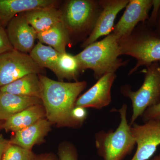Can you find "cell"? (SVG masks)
I'll list each match as a JSON object with an SVG mask.
<instances>
[{
	"instance_id": "cell-32",
	"label": "cell",
	"mask_w": 160,
	"mask_h": 160,
	"mask_svg": "<svg viewBox=\"0 0 160 160\" xmlns=\"http://www.w3.org/2000/svg\"><path fill=\"white\" fill-rule=\"evenodd\" d=\"M2 125H1V124H0V127H2Z\"/></svg>"
},
{
	"instance_id": "cell-8",
	"label": "cell",
	"mask_w": 160,
	"mask_h": 160,
	"mask_svg": "<svg viewBox=\"0 0 160 160\" xmlns=\"http://www.w3.org/2000/svg\"><path fill=\"white\" fill-rule=\"evenodd\" d=\"M130 127L132 135L135 141L137 149L131 160H149L160 146V122L155 120L136 123Z\"/></svg>"
},
{
	"instance_id": "cell-16",
	"label": "cell",
	"mask_w": 160,
	"mask_h": 160,
	"mask_svg": "<svg viewBox=\"0 0 160 160\" xmlns=\"http://www.w3.org/2000/svg\"><path fill=\"white\" fill-rule=\"evenodd\" d=\"M46 111L43 105L30 106L5 121L2 126L6 132H15L27 128L39 120L45 118Z\"/></svg>"
},
{
	"instance_id": "cell-6",
	"label": "cell",
	"mask_w": 160,
	"mask_h": 160,
	"mask_svg": "<svg viewBox=\"0 0 160 160\" xmlns=\"http://www.w3.org/2000/svg\"><path fill=\"white\" fill-rule=\"evenodd\" d=\"M102 10L100 1H67L62 11V22L69 36L90 35Z\"/></svg>"
},
{
	"instance_id": "cell-10",
	"label": "cell",
	"mask_w": 160,
	"mask_h": 160,
	"mask_svg": "<svg viewBox=\"0 0 160 160\" xmlns=\"http://www.w3.org/2000/svg\"><path fill=\"white\" fill-rule=\"evenodd\" d=\"M129 0H102L100 1L102 10L98 18L91 33L82 45L85 48L98 39L107 36L112 31L116 18L120 11L126 7Z\"/></svg>"
},
{
	"instance_id": "cell-12",
	"label": "cell",
	"mask_w": 160,
	"mask_h": 160,
	"mask_svg": "<svg viewBox=\"0 0 160 160\" xmlns=\"http://www.w3.org/2000/svg\"><path fill=\"white\" fill-rule=\"evenodd\" d=\"M117 77L115 73L103 76L92 87L78 98L75 106L101 109L111 102V88Z\"/></svg>"
},
{
	"instance_id": "cell-29",
	"label": "cell",
	"mask_w": 160,
	"mask_h": 160,
	"mask_svg": "<svg viewBox=\"0 0 160 160\" xmlns=\"http://www.w3.org/2000/svg\"><path fill=\"white\" fill-rule=\"evenodd\" d=\"M35 160H58L55 156L52 153L45 154L37 156Z\"/></svg>"
},
{
	"instance_id": "cell-28",
	"label": "cell",
	"mask_w": 160,
	"mask_h": 160,
	"mask_svg": "<svg viewBox=\"0 0 160 160\" xmlns=\"http://www.w3.org/2000/svg\"><path fill=\"white\" fill-rule=\"evenodd\" d=\"M10 144V141L4 138L2 135H0V160H2L4 153Z\"/></svg>"
},
{
	"instance_id": "cell-2",
	"label": "cell",
	"mask_w": 160,
	"mask_h": 160,
	"mask_svg": "<svg viewBox=\"0 0 160 160\" xmlns=\"http://www.w3.org/2000/svg\"><path fill=\"white\" fill-rule=\"evenodd\" d=\"M118 41L116 36L111 32L76 55L82 71L91 69L95 78L99 79L106 74L115 73L120 67L125 66L128 61H123L119 58Z\"/></svg>"
},
{
	"instance_id": "cell-4",
	"label": "cell",
	"mask_w": 160,
	"mask_h": 160,
	"mask_svg": "<svg viewBox=\"0 0 160 160\" xmlns=\"http://www.w3.org/2000/svg\"><path fill=\"white\" fill-rule=\"evenodd\" d=\"M127 110L124 104L118 110L120 123L116 130H102L96 134V147L103 160H123L134 149L136 142L127 121Z\"/></svg>"
},
{
	"instance_id": "cell-22",
	"label": "cell",
	"mask_w": 160,
	"mask_h": 160,
	"mask_svg": "<svg viewBox=\"0 0 160 160\" xmlns=\"http://www.w3.org/2000/svg\"><path fill=\"white\" fill-rule=\"evenodd\" d=\"M36 156L32 150L10 144L5 151L2 160H35Z\"/></svg>"
},
{
	"instance_id": "cell-31",
	"label": "cell",
	"mask_w": 160,
	"mask_h": 160,
	"mask_svg": "<svg viewBox=\"0 0 160 160\" xmlns=\"http://www.w3.org/2000/svg\"><path fill=\"white\" fill-rule=\"evenodd\" d=\"M149 160H160V153L157 155L153 157L152 158Z\"/></svg>"
},
{
	"instance_id": "cell-13",
	"label": "cell",
	"mask_w": 160,
	"mask_h": 160,
	"mask_svg": "<svg viewBox=\"0 0 160 160\" xmlns=\"http://www.w3.org/2000/svg\"><path fill=\"white\" fill-rule=\"evenodd\" d=\"M57 0H0V22L6 28L18 15L35 9L57 8Z\"/></svg>"
},
{
	"instance_id": "cell-15",
	"label": "cell",
	"mask_w": 160,
	"mask_h": 160,
	"mask_svg": "<svg viewBox=\"0 0 160 160\" xmlns=\"http://www.w3.org/2000/svg\"><path fill=\"white\" fill-rule=\"evenodd\" d=\"M37 105H42L40 98L0 92V121H6L24 109Z\"/></svg>"
},
{
	"instance_id": "cell-18",
	"label": "cell",
	"mask_w": 160,
	"mask_h": 160,
	"mask_svg": "<svg viewBox=\"0 0 160 160\" xmlns=\"http://www.w3.org/2000/svg\"><path fill=\"white\" fill-rule=\"evenodd\" d=\"M0 92L41 98V86L39 74L26 75L6 86L0 87Z\"/></svg>"
},
{
	"instance_id": "cell-1",
	"label": "cell",
	"mask_w": 160,
	"mask_h": 160,
	"mask_svg": "<svg viewBox=\"0 0 160 160\" xmlns=\"http://www.w3.org/2000/svg\"><path fill=\"white\" fill-rule=\"evenodd\" d=\"M41 86V99L46 119L51 124L61 126H80L72 117L78 97L87 86L85 81L65 82L39 74Z\"/></svg>"
},
{
	"instance_id": "cell-11",
	"label": "cell",
	"mask_w": 160,
	"mask_h": 160,
	"mask_svg": "<svg viewBox=\"0 0 160 160\" xmlns=\"http://www.w3.org/2000/svg\"><path fill=\"white\" fill-rule=\"evenodd\" d=\"M23 13L10 21L6 26V30L13 49L28 54L35 46L38 32L29 24Z\"/></svg>"
},
{
	"instance_id": "cell-19",
	"label": "cell",
	"mask_w": 160,
	"mask_h": 160,
	"mask_svg": "<svg viewBox=\"0 0 160 160\" xmlns=\"http://www.w3.org/2000/svg\"><path fill=\"white\" fill-rule=\"evenodd\" d=\"M39 42L55 49L60 54L66 53V47L69 41V34L63 22L50 29L38 33Z\"/></svg>"
},
{
	"instance_id": "cell-17",
	"label": "cell",
	"mask_w": 160,
	"mask_h": 160,
	"mask_svg": "<svg viewBox=\"0 0 160 160\" xmlns=\"http://www.w3.org/2000/svg\"><path fill=\"white\" fill-rule=\"evenodd\" d=\"M23 13L38 33L46 31L58 23L62 22V10L57 8L35 9Z\"/></svg>"
},
{
	"instance_id": "cell-5",
	"label": "cell",
	"mask_w": 160,
	"mask_h": 160,
	"mask_svg": "<svg viewBox=\"0 0 160 160\" xmlns=\"http://www.w3.org/2000/svg\"><path fill=\"white\" fill-rule=\"evenodd\" d=\"M141 72L145 79L140 89L133 91L129 85L121 88L122 94L131 100L132 113L130 126L135 123L146 109L160 103V61L146 66Z\"/></svg>"
},
{
	"instance_id": "cell-9",
	"label": "cell",
	"mask_w": 160,
	"mask_h": 160,
	"mask_svg": "<svg viewBox=\"0 0 160 160\" xmlns=\"http://www.w3.org/2000/svg\"><path fill=\"white\" fill-rule=\"evenodd\" d=\"M153 0H129L126 10L112 32L119 40L131 34L138 23H145Z\"/></svg>"
},
{
	"instance_id": "cell-20",
	"label": "cell",
	"mask_w": 160,
	"mask_h": 160,
	"mask_svg": "<svg viewBox=\"0 0 160 160\" xmlns=\"http://www.w3.org/2000/svg\"><path fill=\"white\" fill-rule=\"evenodd\" d=\"M60 53L50 46L38 42L29 52L30 57L41 68L51 70L58 77V61Z\"/></svg>"
},
{
	"instance_id": "cell-14",
	"label": "cell",
	"mask_w": 160,
	"mask_h": 160,
	"mask_svg": "<svg viewBox=\"0 0 160 160\" xmlns=\"http://www.w3.org/2000/svg\"><path fill=\"white\" fill-rule=\"evenodd\" d=\"M51 123L43 118L31 126L15 132L10 144L32 150L35 145L42 142L51 129Z\"/></svg>"
},
{
	"instance_id": "cell-27",
	"label": "cell",
	"mask_w": 160,
	"mask_h": 160,
	"mask_svg": "<svg viewBox=\"0 0 160 160\" xmlns=\"http://www.w3.org/2000/svg\"><path fill=\"white\" fill-rule=\"evenodd\" d=\"M152 6H153V11L152 13L151 17L149 18L148 24H147V26L151 28L154 27L156 24L158 15L160 8V1L153 0Z\"/></svg>"
},
{
	"instance_id": "cell-7",
	"label": "cell",
	"mask_w": 160,
	"mask_h": 160,
	"mask_svg": "<svg viewBox=\"0 0 160 160\" xmlns=\"http://www.w3.org/2000/svg\"><path fill=\"white\" fill-rule=\"evenodd\" d=\"M43 69L29 54L14 49L0 54V87L6 86L26 75L39 74Z\"/></svg>"
},
{
	"instance_id": "cell-3",
	"label": "cell",
	"mask_w": 160,
	"mask_h": 160,
	"mask_svg": "<svg viewBox=\"0 0 160 160\" xmlns=\"http://www.w3.org/2000/svg\"><path fill=\"white\" fill-rule=\"evenodd\" d=\"M118 46L120 56H129L137 60L129 75L141 66L160 61V35L149 26L143 25L135 29L129 36L119 40Z\"/></svg>"
},
{
	"instance_id": "cell-26",
	"label": "cell",
	"mask_w": 160,
	"mask_h": 160,
	"mask_svg": "<svg viewBox=\"0 0 160 160\" xmlns=\"http://www.w3.org/2000/svg\"><path fill=\"white\" fill-rule=\"evenodd\" d=\"M72 119L81 126L87 117L86 108L75 106L72 112Z\"/></svg>"
},
{
	"instance_id": "cell-25",
	"label": "cell",
	"mask_w": 160,
	"mask_h": 160,
	"mask_svg": "<svg viewBox=\"0 0 160 160\" xmlns=\"http://www.w3.org/2000/svg\"><path fill=\"white\" fill-rule=\"evenodd\" d=\"M13 49L9 42L5 27L0 22V54Z\"/></svg>"
},
{
	"instance_id": "cell-21",
	"label": "cell",
	"mask_w": 160,
	"mask_h": 160,
	"mask_svg": "<svg viewBox=\"0 0 160 160\" xmlns=\"http://www.w3.org/2000/svg\"><path fill=\"white\" fill-rule=\"evenodd\" d=\"M58 78L62 82L64 79L77 80L82 72L79 63L75 55L66 52L60 54L58 61Z\"/></svg>"
},
{
	"instance_id": "cell-30",
	"label": "cell",
	"mask_w": 160,
	"mask_h": 160,
	"mask_svg": "<svg viewBox=\"0 0 160 160\" xmlns=\"http://www.w3.org/2000/svg\"><path fill=\"white\" fill-rule=\"evenodd\" d=\"M159 15L158 16L157 21L156 24V29L155 30L160 35V8L159 12L158 13Z\"/></svg>"
},
{
	"instance_id": "cell-24",
	"label": "cell",
	"mask_w": 160,
	"mask_h": 160,
	"mask_svg": "<svg viewBox=\"0 0 160 160\" xmlns=\"http://www.w3.org/2000/svg\"><path fill=\"white\" fill-rule=\"evenodd\" d=\"M141 117L144 122L150 120H155L160 122V103L146 109Z\"/></svg>"
},
{
	"instance_id": "cell-23",
	"label": "cell",
	"mask_w": 160,
	"mask_h": 160,
	"mask_svg": "<svg viewBox=\"0 0 160 160\" xmlns=\"http://www.w3.org/2000/svg\"><path fill=\"white\" fill-rule=\"evenodd\" d=\"M58 156L60 160H78L77 149L69 143L61 145L59 149Z\"/></svg>"
}]
</instances>
